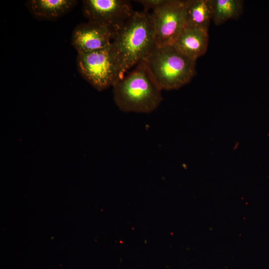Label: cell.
Returning a JSON list of instances; mask_svg holds the SVG:
<instances>
[{
	"mask_svg": "<svg viewBox=\"0 0 269 269\" xmlns=\"http://www.w3.org/2000/svg\"><path fill=\"white\" fill-rule=\"evenodd\" d=\"M114 33L108 26L88 21L75 28L71 43L78 54L91 52L110 45Z\"/></svg>",
	"mask_w": 269,
	"mask_h": 269,
	"instance_id": "cell-7",
	"label": "cell"
},
{
	"mask_svg": "<svg viewBox=\"0 0 269 269\" xmlns=\"http://www.w3.org/2000/svg\"><path fill=\"white\" fill-rule=\"evenodd\" d=\"M82 11L88 21L105 25L115 32L134 12L131 2L125 0H83Z\"/></svg>",
	"mask_w": 269,
	"mask_h": 269,
	"instance_id": "cell-6",
	"label": "cell"
},
{
	"mask_svg": "<svg viewBox=\"0 0 269 269\" xmlns=\"http://www.w3.org/2000/svg\"><path fill=\"white\" fill-rule=\"evenodd\" d=\"M77 65L82 77L98 91H103L123 76L111 44L97 50L78 54Z\"/></svg>",
	"mask_w": 269,
	"mask_h": 269,
	"instance_id": "cell-4",
	"label": "cell"
},
{
	"mask_svg": "<svg viewBox=\"0 0 269 269\" xmlns=\"http://www.w3.org/2000/svg\"><path fill=\"white\" fill-rule=\"evenodd\" d=\"M162 90L180 88L196 74V61L183 55L172 45L155 47L143 60Z\"/></svg>",
	"mask_w": 269,
	"mask_h": 269,
	"instance_id": "cell-3",
	"label": "cell"
},
{
	"mask_svg": "<svg viewBox=\"0 0 269 269\" xmlns=\"http://www.w3.org/2000/svg\"><path fill=\"white\" fill-rule=\"evenodd\" d=\"M77 3L75 0H30L26 5L39 20H54L70 12Z\"/></svg>",
	"mask_w": 269,
	"mask_h": 269,
	"instance_id": "cell-9",
	"label": "cell"
},
{
	"mask_svg": "<svg viewBox=\"0 0 269 269\" xmlns=\"http://www.w3.org/2000/svg\"><path fill=\"white\" fill-rule=\"evenodd\" d=\"M151 15L156 46L172 45L185 26V0H167Z\"/></svg>",
	"mask_w": 269,
	"mask_h": 269,
	"instance_id": "cell-5",
	"label": "cell"
},
{
	"mask_svg": "<svg viewBox=\"0 0 269 269\" xmlns=\"http://www.w3.org/2000/svg\"><path fill=\"white\" fill-rule=\"evenodd\" d=\"M185 4V26L208 30L212 19V0H187Z\"/></svg>",
	"mask_w": 269,
	"mask_h": 269,
	"instance_id": "cell-10",
	"label": "cell"
},
{
	"mask_svg": "<svg viewBox=\"0 0 269 269\" xmlns=\"http://www.w3.org/2000/svg\"><path fill=\"white\" fill-rule=\"evenodd\" d=\"M167 0H135L141 3L144 8V12H148L149 9L152 11L162 5Z\"/></svg>",
	"mask_w": 269,
	"mask_h": 269,
	"instance_id": "cell-12",
	"label": "cell"
},
{
	"mask_svg": "<svg viewBox=\"0 0 269 269\" xmlns=\"http://www.w3.org/2000/svg\"><path fill=\"white\" fill-rule=\"evenodd\" d=\"M208 30L184 26L172 46L188 58L196 60L206 52Z\"/></svg>",
	"mask_w": 269,
	"mask_h": 269,
	"instance_id": "cell-8",
	"label": "cell"
},
{
	"mask_svg": "<svg viewBox=\"0 0 269 269\" xmlns=\"http://www.w3.org/2000/svg\"><path fill=\"white\" fill-rule=\"evenodd\" d=\"M113 87L114 101L125 112L149 113L162 100V90L143 60Z\"/></svg>",
	"mask_w": 269,
	"mask_h": 269,
	"instance_id": "cell-2",
	"label": "cell"
},
{
	"mask_svg": "<svg viewBox=\"0 0 269 269\" xmlns=\"http://www.w3.org/2000/svg\"><path fill=\"white\" fill-rule=\"evenodd\" d=\"M212 19L216 25L238 18L243 9L244 2L241 0H212Z\"/></svg>",
	"mask_w": 269,
	"mask_h": 269,
	"instance_id": "cell-11",
	"label": "cell"
},
{
	"mask_svg": "<svg viewBox=\"0 0 269 269\" xmlns=\"http://www.w3.org/2000/svg\"><path fill=\"white\" fill-rule=\"evenodd\" d=\"M111 45L119 60L124 77L156 47L151 13L134 11L115 32Z\"/></svg>",
	"mask_w": 269,
	"mask_h": 269,
	"instance_id": "cell-1",
	"label": "cell"
}]
</instances>
